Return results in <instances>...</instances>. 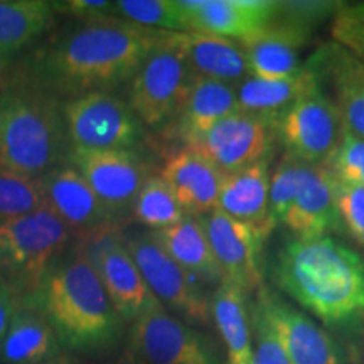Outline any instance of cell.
Returning <instances> with one entry per match:
<instances>
[{"label": "cell", "mask_w": 364, "mask_h": 364, "mask_svg": "<svg viewBox=\"0 0 364 364\" xmlns=\"http://www.w3.org/2000/svg\"><path fill=\"white\" fill-rule=\"evenodd\" d=\"M250 317H252V331L255 332L252 364H292L273 318L270 290L265 284L257 290V300L250 306Z\"/></svg>", "instance_id": "32"}, {"label": "cell", "mask_w": 364, "mask_h": 364, "mask_svg": "<svg viewBox=\"0 0 364 364\" xmlns=\"http://www.w3.org/2000/svg\"><path fill=\"white\" fill-rule=\"evenodd\" d=\"M118 364H144V363H142V361H139V359L132 358L130 354H127V356H125L124 359H122V361L118 363Z\"/></svg>", "instance_id": "42"}, {"label": "cell", "mask_w": 364, "mask_h": 364, "mask_svg": "<svg viewBox=\"0 0 364 364\" xmlns=\"http://www.w3.org/2000/svg\"><path fill=\"white\" fill-rule=\"evenodd\" d=\"M61 353V343L51 322L26 300L12 317L6 338L0 344V361L4 364H36Z\"/></svg>", "instance_id": "24"}, {"label": "cell", "mask_w": 364, "mask_h": 364, "mask_svg": "<svg viewBox=\"0 0 364 364\" xmlns=\"http://www.w3.org/2000/svg\"><path fill=\"white\" fill-rule=\"evenodd\" d=\"M273 280L327 326L364 316L363 257L331 236L289 241L277 255Z\"/></svg>", "instance_id": "2"}, {"label": "cell", "mask_w": 364, "mask_h": 364, "mask_svg": "<svg viewBox=\"0 0 364 364\" xmlns=\"http://www.w3.org/2000/svg\"><path fill=\"white\" fill-rule=\"evenodd\" d=\"M53 2L0 0V66L7 65L53 26Z\"/></svg>", "instance_id": "28"}, {"label": "cell", "mask_w": 364, "mask_h": 364, "mask_svg": "<svg viewBox=\"0 0 364 364\" xmlns=\"http://www.w3.org/2000/svg\"><path fill=\"white\" fill-rule=\"evenodd\" d=\"M270 306L292 364H346L338 343L311 317L270 290Z\"/></svg>", "instance_id": "22"}, {"label": "cell", "mask_w": 364, "mask_h": 364, "mask_svg": "<svg viewBox=\"0 0 364 364\" xmlns=\"http://www.w3.org/2000/svg\"><path fill=\"white\" fill-rule=\"evenodd\" d=\"M273 0H181L191 31L240 41L277 19Z\"/></svg>", "instance_id": "17"}, {"label": "cell", "mask_w": 364, "mask_h": 364, "mask_svg": "<svg viewBox=\"0 0 364 364\" xmlns=\"http://www.w3.org/2000/svg\"><path fill=\"white\" fill-rule=\"evenodd\" d=\"M46 208L70 228L71 235L91 238L107 230H115L110 215L83 176L70 164H61L43 176Z\"/></svg>", "instance_id": "15"}, {"label": "cell", "mask_w": 364, "mask_h": 364, "mask_svg": "<svg viewBox=\"0 0 364 364\" xmlns=\"http://www.w3.org/2000/svg\"><path fill=\"white\" fill-rule=\"evenodd\" d=\"M125 245L150 292L156 295L166 311L174 312L182 322L209 324L211 302L196 287L193 277L172 260L152 235H132L125 238Z\"/></svg>", "instance_id": "10"}, {"label": "cell", "mask_w": 364, "mask_h": 364, "mask_svg": "<svg viewBox=\"0 0 364 364\" xmlns=\"http://www.w3.org/2000/svg\"><path fill=\"white\" fill-rule=\"evenodd\" d=\"M54 9L71 14L75 19H98V17L112 16L113 2L108 0H66V2H53Z\"/></svg>", "instance_id": "39"}, {"label": "cell", "mask_w": 364, "mask_h": 364, "mask_svg": "<svg viewBox=\"0 0 364 364\" xmlns=\"http://www.w3.org/2000/svg\"><path fill=\"white\" fill-rule=\"evenodd\" d=\"M309 164L300 159L284 154L277 164L275 171L270 176V199H268V218L267 231L272 233L279 225H284V220L292 206L295 196L300 188Z\"/></svg>", "instance_id": "34"}, {"label": "cell", "mask_w": 364, "mask_h": 364, "mask_svg": "<svg viewBox=\"0 0 364 364\" xmlns=\"http://www.w3.org/2000/svg\"><path fill=\"white\" fill-rule=\"evenodd\" d=\"M317 80L316 71L307 65H304V70L290 78L258 80L247 76L235 86L238 110L279 117Z\"/></svg>", "instance_id": "29"}, {"label": "cell", "mask_w": 364, "mask_h": 364, "mask_svg": "<svg viewBox=\"0 0 364 364\" xmlns=\"http://www.w3.org/2000/svg\"><path fill=\"white\" fill-rule=\"evenodd\" d=\"M307 66L329 81L344 129L364 139V63L336 43L322 46Z\"/></svg>", "instance_id": "18"}, {"label": "cell", "mask_w": 364, "mask_h": 364, "mask_svg": "<svg viewBox=\"0 0 364 364\" xmlns=\"http://www.w3.org/2000/svg\"><path fill=\"white\" fill-rule=\"evenodd\" d=\"M80 248L97 272L118 317L135 321L159 302L127 250L125 238L118 231L107 230L86 238V243Z\"/></svg>", "instance_id": "12"}, {"label": "cell", "mask_w": 364, "mask_h": 364, "mask_svg": "<svg viewBox=\"0 0 364 364\" xmlns=\"http://www.w3.org/2000/svg\"><path fill=\"white\" fill-rule=\"evenodd\" d=\"M194 78L182 54L162 31L159 44L130 80V108L144 127H161L177 117Z\"/></svg>", "instance_id": "6"}, {"label": "cell", "mask_w": 364, "mask_h": 364, "mask_svg": "<svg viewBox=\"0 0 364 364\" xmlns=\"http://www.w3.org/2000/svg\"><path fill=\"white\" fill-rule=\"evenodd\" d=\"M324 167L336 181L364 188V139L344 129L338 149Z\"/></svg>", "instance_id": "35"}, {"label": "cell", "mask_w": 364, "mask_h": 364, "mask_svg": "<svg viewBox=\"0 0 364 364\" xmlns=\"http://www.w3.org/2000/svg\"><path fill=\"white\" fill-rule=\"evenodd\" d=\"M161 34L115 16L76 19L29 58L21 85L65 102L110 91L134 78Z\"/></svg>", "instance_id": "1"}, {"label": "cell", "mask_w": 364, "mask_h": 364, "mask_svg": "<svg viewBox=\"0 0 364 364\" xmlns=\"http://www.w3.org/2000/svg\"><path fill=\"white\" fill-rule=\"evenodd\" d=\"M150 235L191 277L201 279L208 284H221V268L198 218L186 216L177 225L161 231H152Z\"/></svg>", "instance_id": "25"}, {"label": "cell", "mask_w": 364, "mask_h": 364, "mask_svg": "<svg viewBox=\"0 0 364 364\" xmlns=\"http://www.w3.org/2000/svg\"><path fill=\"white\" fill-rule=\"evenodd\" d=\"M211 316L226 346L228 364H252V317L247 292L223 280L213 295Z\"/></svg>", "instance_id": "27"}, {"label": "cell", "mask_w": 364, "mask_h": 364, "mask_svg": "<svg viewBox=\"0 0 364 364\" xmlns=\"http://www.w3.org/2000/svg\"><path fill=\"white\" fill-rule=\"evenodd\" d=\"M71 147L88 150H135L144 124L129 102L112 91H93L63 103Z\"/></svg>", "instance_id": "7"}, {"label": "cell", "mask_w": 364, "mask_h": 364, "mask_svg": "<svg viewBox=\"0 0 364 364\" xmlns=\"http://www.w3.org/2000/svg\"><path fill=\"white\" fill-rule=\"evenodd\" d=\"M71 238L49 208L0 223V268L19 290L36 292Z\"/></svg>", "instance_id": "5"}, {"label": "cell", "mask_w": 364, "mask_h": 364, "mask_svg": "<svg viewBox=\"0 0 364 364\" xmlns=\"http://www.w3.org/2000/svg\"><path fill=\"white\" fill-rule=\"evenodd\" d=\"M336 201L341 223L364 248V188L336 181Z\"/></svg>", "instance_id": "36"}, {"label": "cell", "mask_w": 364, "mask_h": 364, "mask_svg": "<svg viewBox=\"0 0 364 364\" xmlns=\"http://www.w3.org/2000/svg\"><path fill=\"white\" fill-rule=\"evenodd\" d=\"M66 162L85 177L117 221L132 213L136 194L150 177L149 164L135 150L71 147Z\"/></svg>", "instance_id": "11"}, {"label": "cell", "mask_w": 364, "mask_h": 364, "mask_svg": "<svg viewBox=\"0 0 364 364\" xmlns=\"http://www.w3.org/2000/svg\"><path fill=\"white\" fill-rule=\"evenodd\" d=\"M46 206L43 177H31L0 167V223Z\"/></svg>", "instance_id": "33"}, {"label": "cell", "mask_w": 364, "mask_h": 364, "mask_svg": "<svg viewBox=\"0 0 364 364\" xmlns=\"http://www.w3.org/2000/svg\"><path fill=\"white\" fill-rule=\"evenodd\" d=\"M270 159L260 161L245 169L225 174L221 184L218 209L235 220L258 226L265 233L270 199Z\"/></svg>", "instance_id": "23"}, {"label": "cell", "mask_w": 364, "mask_h": 364, "mask_svg": "<svg viewBox=\"0 0 364 364\" xmlns=\"http://www.w3.org/2000/svg\"><path fill=\"white\" fill-rule=\"evenodd\" d=\"M22 306H24V300L21 297V290L11 282L0 280V344L6 338L12 317Z\"/></svg>", "instance_id": "40"}, {"label": "cell", "mask_w": 364, "mask_h": 364, "mask_svg": "<svg viewBox=\"0 0 364 364\" xmlns=\"http://www.w3.org/2000/svg\"><path fill=\"white\" fill-rule=\"evenodd\" d=\"M132 24L164 33H186L191 31L188 16L181 0H118L113 2L112 16Z\"/></svg>", "instance_id": "30"}, {"label": "cell", "mask_w": 364, "mask_h": 364, "mask_svg": "<svg viewBox=\"0 0 364 364\" xmlns=\"http://www.w3.org/2000/svg\"><path fill=\"white\" fill-rule=\"evenodd\" d=\"M331 33L338 44L364 63V14L358 6H341Z\"/></svg>", "instance_id": "37"}, {"label": "cell", "mask_w": 364, "mask_h": 364, "mask_svg": "<svg viewBox=\"0 0 364 364\" xmlns=\"http://www.w3.org/2000/svg\"><path fill=\"white\" fill-rule=\"evenodd\" d=\"M236 110L238 100L233 85L208 78H194L188 98L176 117V132L181 142L186 144Z\"/></svg>", "instance_id": "26"}, {"label": "cell", "mask_w": 364, "mask_h": 364, "mask_svg": "<svg viewBox=\"0 0 364 364\" xmlns=\"http://www.w3.org/2000/svg\"><path fill=\"white\" fill-rule=\"evenodd\" d=\"M164 34L182 54L196 78L216 80L236 86L250 76L247 58L238 41L199 31Z\"/></svg>", "instance_id": "21"}, {"label": "cell", "mask_w": 364, "mask_h": 364, "mask_svg": "<svg viewBox=\"0 0 364 364\" xmlns=\"http://www.w3.org/2000/svg\"><path fill=\"white\" fill-rule=\"evenodd\" d=\"M311 31L275 19L238 43L247 58L248 75L258 80H282L304 70L299 53Z\"/></svg>", "instance_id": "16"}, {"label": "cell", "mask_w": 364, "mask_h": 364, "mask_svg": "<svg viewBox=\"0 0 364 364\" xmlns=\"http://www.w3.org/2000/svg\"><path fill=\"white\" fill-rule=\"evenodd\" d=\"M36 364H78L75 358L70 356V354L63 351L61 354H58V356H54L51 359H46L43 363H36Z\"/></svg>", "instance_id": "41"}, {"label": "cell", "mask_w": 364, "mask_h": 364, "mask_svg": "<svg viewBox=\"0 0 364 364\" xmlns=\"http://www.w3.org/2000/svg\"><path fill=\"white\" fill-rule=\"evenodd\" d=\"M161 177L166 181L186 216L203 218L218 209L225 172L201 154L181 149L164 164Z\"/></svg>", "instance_id": "19"}, {"label": "cell", "mask_w": 364, "mask_h": 364, "mask_svg": "<svg viewBox=\"0 0 364 364\" xmlns=\"http://www.w3.org/2000/svg\"><path fill=\"white\" fill-rule=\"evenodd\" d=\"M27 300L41 309L70 351H97L117 339L120 317L81 248L54 263Z\"/></svg>", "instance_id": "3"}, {"label": "cell", "mask_w": 364, "mask_h": 364, "mask_svg": "<svg viewBox=\"0 0 364 364\" xmlns=\"http://www.w3.org/2000/svg\"><path fill=\"white\" fill-rule=\"evenodd\" d=\"M198 220L221 268L223 280L240 287L247 294L260 289L263 285L262 248L267 240L260 228L235 220L220 209Z\"/></svg>", "instance_id": "14"}, {"label": "cell", "mask_w": 364, "mask_h": 364, "mask_svg": "<svg viewBox=\"0 0 364 364\" xmlns=\"http://www.w3.org/2000/svg\"><path fill=\"white\" fill-rule=\"evenodd\" d=\"M284 225L297 238L329 236L343 225L336 201V179L324 166L309 164Z\"/></svg>", "instance_id": "20"}, {"label": "cell", "mask_w": 364, "mask_h": 364, "mask_svg": "<svg viewBox=\"0 0 364 364\" xmlns=\"http://www.w3.org/2000/svg\"><path fill=\"white\" fill-rule=\"evenodd\" d=\"M129 354L144 364H220L201 336L161 302L134 321Z\"/></svg>", "instance_id": "13"}, {"label": "cell", "mask_w": 364, "mask_h": 364, "mask_svg": "<svg viewBox=\"0 0 364 364\" xmlns=\"http://www.w3.org/2000/svg\"><path fill=\"white\" fill-rule=\"evenodd\" d=\"M71 144L61 100L26 85L0 91V167L31 177L66 162Z\"/></svg>", "instance_id": "4"}, {"label": "cell", "mask_w": 364, "mask_h": 364, "mask_svg": "<svg viewBox=\"0 0 364 364\" xmlns=\"http://www.w3.org/2000/svg\"><path fill=\"white\" fill-rule=\"evenodd\" d=\"M132 216L152 231L177 225L186 218L179 201L161 176H150L136 194Z\"/></svg>", "instance_id": "31"}, {"label": "cell", "mask_w": 364, "mask_h": 364, "mask_svg": "<svg viewBox=\"0 0 364 364\" xmlns=\"http://www.w3.org/2000/svg\"><path fill=\"white\" fill-rule=\"evenodd\" d=\"M277 118L236 110L182 149L201 154L225 174L272 159L277 139Z\"/></svg>", "instance_id": "9"}, {"label": "cell", "mask_w": 364, "mask_h": 364, "mask_svg": "<svg viewBox=\"0 0 364 364\" xmlns=\"http://www.w3.org/2000/svg\"><path fill=\"white\" fill-rule=\"evenodd\" d=\"M358 9H359V11H361V12L364 14V4H358Z\"/></svg>", "instance_id": "43"}, {"label": "cell", "mask_w": 364, "mask_h": 364, "mask_svg": "<svg viewBox=\"0 0 364 364\" xmlns=\"http://www.w3.org/2000/svg\"><path fill=\"white\" fill-rule=\"evenodd\" d=\"M339 2H280L277 19L311 31L314 24L339 11Z\"/></svg>", "instance_id": "38"}, {"label": "cell", "mask_w": 364, "mask_h": 364, "mask_svg": "<svg viewBox=\"0 0 364 364\" xmlns=\"http://www.w3.org/2000/svg\"><path fill=\"white\" fill-rule=\"evenodd\" d=\"M343 134L338 107L318 80L277 118V139L285 152L312 166H324Z\"/></svg>", "instance_id": "8"}]
</instances>
